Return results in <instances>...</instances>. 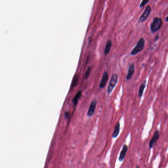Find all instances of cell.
I'll return each mask as SVG.
<instances>
[{
	"label": "cell",
	"mask_w": 168,
	"mask_h": 168,
	"mask_svg": "<svg viewBox=\"0 0 168 168\" xmlns=\"http://www.w3.org/2000/svg\"><path fill=\"white\" fill-rule=\"evenodd\" d=\"M162 25V21L160 18L156 17L154 18L151 25V32L155 33L161 28Z\"/></svg>",
	"instance_id": "cell-1"
},
{
	"label": "cell",
	"mask_w": 168,
	"mask_h": 168,
	"mask_svg": "<svg viewBox=\"0 0 168 168\" xmlns=\"http://www.w3.org/2000/svg\"><path fill=\"white\" fill-rule=\"evenodd\" d=\"M145 41L143 38L142 37L139 39V41H138L136 45L131 52V55L135 56L138 53H140V52L142 51L145 47Z\"/></svg>",
	"instance_id": "cell-2"
},
{
	"label": "cell",
	"mask_w": 168,
	"mask_h": 168,
	"mask_svg": "<svg viewBox=\"0 0 168 168\" xmlns=\"http://www.w3.org/2000/svg\"><path fill=\"white\" fill-rule=\"evenodd\" d=\"M118 80V76L117 74H114L112 75V77L110 78V83L108 86V89H107V92L108 94H111L113 88H114L116 84L117 83Z\"/></svg>",
	"instance_id": "cell-3"
},
{
	"label": "cell",
	"mask_w": 168,
	"mask_h": 168,
	"mask_svg": "<svg viewBox=\"0 0 168 168\" xmlns=\"http://www.w3.org/2000/svg\"><path fill=\"white\" fill-rule=\"evenodd\" d=\"M151 12V7L150 5H147L145 8L144 12L142 14V15L139 18V19L138 21L139 23H143L145 21L149 16Z\"/></svg>",
	"instance_id": "cell-4"
},
{
	"label": "cell",
	"mask_w": 168,
	"mask_h": 168,
	"mask_svg": "<svg viewBox=\"0 0 168 168\" xmlns=\"http://www.w3.org/2000/svg\"><path fill=\"white\" fill-rule=\"evenodd\" d=\"M160 137V133L159 131L158 130H156V131L154 133L153 136L152 137V138L151 139V141L149 143V147L150 149H152V147H153L154 145L156 143V142L158 140H159Z\"/></svg>",
	"instance_id": "cell-5"
},
{
	"label": "cell",
	"mask_w": 168,
	"mask_h": 168,
	"mask_svg": "<svg viewBox=\"0 0 168 168\" xmlns=\"http://www.w3.org/2000/svg\"><path fill=\"white\" fill-rule=\"evenodd\" d=\"M96 105H97L96 100H93L91 103L89 108L88 111L87 112V116L88 117H92V116L94 115L95 111Z\"/></svg>",
	"instance_id": "cell-6"
},
{
	"label": "cell",
	"mask_w": 168,
	"mask_h": 168,
	"mask_svg": "<svg viewBox=\"0 0 168 168\" xmlns=\"http://www.w3.org/2000/svg\"><path fill=\"white\" fill-rule=\"evenodd\" d=\"M108 79V74L106 71H104L99 84L100 88L102 89V88H104L106 86Z\"/></svg>",
	"instance_id": "cell-7"
},
{
	"label": "cell",
	"mask_w": 168,
	"mask_h": 168,
	"mask_svg": "<svg viewBox=\"0 0 168 168\" xmlns=\"http://www.w3.org/2000/svg\"><path fill=\"white\" fill-rule=\"evenodd\" d=\"M135 73V64L134 63L131 64L129 66V68L128 71V73L126 76V80L128 81L132 78L133 75Z\"/></svg>",
	"instance_id": "cell-8"
},
{
	"label": "cell",
	"mask_w": 168,
	"mask_h": 168,
	"mask_svg": "<svg viewBox=\"0 0 168 168\" xmlns=\"http://www.w3.org/2000/svg\"><path fill=\"white\" fill-rule=\"evenodd\" d=\"M127 145H124L123 147H122V150L121 151L120 154L119 155V161H122L124 160V158L125 157L126 154L128 151Z\"/></svg>",
	"instance_id": "cell-9"
},
{
	"label": "cell",
	"mask_w": 168,
	"mask_h": 168,
	"mask_svg": "<svg viewBox=\"0 0 168 168\" xmlns=\"http://www.w3.org/2000/svg\"><path fill=\"white\" fill-rule=\"evenodd\" d=\"M119 132H120V124L119 122H117L115 125L114 131L112 133V137L113 138H116L119 134Z\"/></svg>",
	"instance_id": "cell-10"
},
{
	"label": "cell",
	"mask_w": 168,
	"mask_h": 168,
	"mask_svg": "<svg viewBox=\"0 0 168 168\" xmlns=\"http://www.w3.org/2000/svg\"><path fill=\"white\" fill-rule=\"evenodd\" d=\"M112 41L110 40L108 41V42L106 43V46H105V48H104V54L105 55H107L108 54V53H110V49L112 48Z\"/></svg>",
	"instance_id": "cell-11"
},
{
	"label": "cell",
	"mask_w": 168,
	"mask_h": 168,
	"mask_svg": "<svg viewBox=\"0 0 168 168\" xmlns=\"http://www.w3.org/2000/svg\"><path fill=\"white\" fill-rule=\"evenodd\" d=\"M82 91L80 90V91H78L76 93V94L74 96V98L73 99V104L75 106H76L77 104H78V100H79V99H80V98L81 96H82Z\"/></svg>",
	"instance_id": "cell-12"
},
{
	"label": "cell",
	"mask_w": 168,
	"mask_h": 168,
	"mask_svg": "<svg viewBox=\"0 0 168 168\" xmlns=\"http://www.w3.org/2000/svg\"><path fill=\"white\" fill-rule=\"evenodd\" d=\"M146 82L147 81H145L142 85L140 86V88L139 90V98H141L143 95V90H145V86H146Z\"/></svg>",
	"instance_id": "cell-13"
},
{
	"label": "cell",
	"mask_w": 168,
	"mask_h": 168,
	"mask_svg": "<svg viewBox=\"0 0 168 168\" xmlns=\"http://www.w3.org/2000/svg\"><path fill=\"white\" fill-rule=\"evenodd\" d=\"M79 77L76 75H74V77L73 78V81H72V83L71 84V88H73L74 87H76V86L78 85V82H79Z\"/></svg>",
	"instance_id": "cell-14"
},
{
	"label": "cell",
	"mask_w": 168,
	"mask_h": 168,
	"mask_svg": "<svg viewBox=\"0 0 168 168\" xmlns=\"http://www.w3.org/2000/svg\"><path fill=\"white\" fill-rule=\"evenodd\" d=\"M90 67H88L87 69L86 72H85V75H84V79H87V78H88L89 76V75L90 74Z\"/></svg>",
	"instance_id": "cell-15"
},
{
	"label": "cell",
	"mask_w": 168,
	"mask_h": 168,
	"mask_svg": "<svg viewBox=\"0 0 168 168\" xmlns=\"http://www.w3.org/2000/svg\"><path fill=\"white\" fill-rule=\"evenodd\" d=\"M149 0H142V2L140 4V7L142 8V7H145L149 3Z\"/></svg>",
	"instance_id": "cell-16"
},
{
	"label": "cell",
	"mask_w": 168,
	"mask_h": 168,
	"mask_svg": "<svg viewBox=\"0 0 168 168\" xmlns=\"http://www.w3.org/2000/svg\"><path fill=\"white\" fill-rule=\"evenodd\" d=\"M69 115H70V114L68 112H66L65 114V116L66 118H68L69 117Z\"/></svg>",
	"instance_id": "cell-17"
},
{
	"label": "cell",
	"mask_w": 168,
	"mask_h": 168,
	"mask_svg": "<svg viewBox=\"0 0 168 168\" xmlns=\"http://www.w3.org/2000/svg\"><path fill=\"white\" fill-rule=\"evenodd\" d=\"M158 39H159V36L157 35L155 37V41H157Z\"/></svg>",
	"instance_id": "cell-18"
},
{
	"label": "cell",
	"mask_w": 168,
	"mask_h": 168,
	"mask_svg": "<svg viewBox=\"0 0 168 168\" xmlns=\"http://www.w3.org/2000/svg\"><path fill=\"white\" fill-rule=\"evenodd\" d=\"M165 21L166 22H168V15L167 16L166 18V19H165Z\"/></svg>",
	"instance_id": "cell-19"
},
{
	"label": "cell",
	"mask_w": 168,
	"mask_h": 168,
	"mask_svg": "<svg viewBox=\"0 0 168 168\" xmlns=\"http://www.w3.org/2000/svg\"><path fill=\"white\" fill-rule=\"evenodd\" d=\"M136 168H139V166H138V165H137V166H136Z\"/></svg>",
	"instance_id": "cell-20"
}]
</instances>
